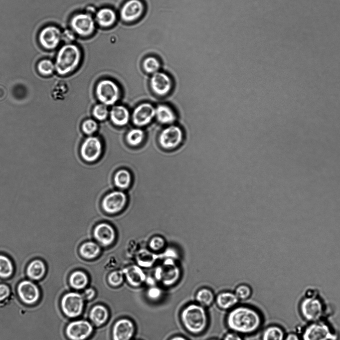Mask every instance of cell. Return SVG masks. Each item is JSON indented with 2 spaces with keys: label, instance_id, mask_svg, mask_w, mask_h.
I'll use <instances>...</instances> for the list:
<instances>
[{
  "label": "cell",
  "instance_id": "6da1fadb",
  "mask_svg": "<svg viewBox=\"0 0 340 340\" xmlns=\"http://www.w3.org/2000/svg\"><path fill=\"white\" fill-rule=\"evenodd\" d=\"M261 318L254 309L241 306L232 310L226 323L228 328L236 333L250 334L255 332L261 324Z\"/></svg>",
  "mask_w": 340,
  "mask_h": 340
},
{
  "label": "cell",
  "instance_id": "7a4b0ae2",
  "mask_svg": "<svg viewBox=\"0 0 340 340\" xmlns=\"http://www.w3.org/2000/svg\"><path fill=\"white\" fill-rule=\"evenodd\" d=\"M81 58V52L78 46L71 43L62 45L55 56V71L61 76L72 72L79 65Z\"/></svg>",
  "mask_w": 340,
  "mask_h": 340
},
{
  "label": "cell",
  "instance_id": "3957f363",
  "mask_svg": "<svg viewBox=\"0 0 340 340\" xmlns=\"http://www.w3.org/2000/svg\"><path fill=\"white\" fill-rule=\"evenodd\" d=\"M180 318L184 328L189 333L199 334L207 325L208 319L203 307L199 304H190L182 310Z\"/></svg>",
  "mask_w": 340,
  "mask_h": 340
},
{
  "label": "cell",
  "instance_id": "277c9868",
  "mask_svg": "<svg viewBox=\"0 0 340 340\" xmlns=\"http://www.w3.org/2000/svg\"><path fill=\"white\" fill-rule=\"evenodd\" d=\"M299 308L301 316L310 322L320 320L324 314L325 307L322 300L312 294L303 298Z\"/></svg>",
  "mask_w": 340,
  "mask_h": 340
},
{
  "label": "cell",
  "instance_id": "5b68a950",
  "mask_svg": "<svg viewBox=\"0 0 340 340\" xmlns=\"http://www.w3.org/2000/svg\"><path fill=\"white\" fill-rule=\"evenodd\" d=\"M335 335L330 326L321 320L310 322L304 329L302 340H333Z\"/></svg>",
  "mask_w": 340,
  "mask_h": 340
},
{
  "label": "cell",
  "instance_id": "8992f818",
  "mask_svg": "<svg viewBox=\"0 0 340 340\" xmlns=\"http://www.w3.org/2000/svg\"><path fill=\"white\" fill-rule=\"evenodd\" d=\"M184 137V132L181 127L174 124L170 125L161 132L159 143L165 149H176L183 143Z\"/></svg>",
  "mask_w": 340,
  "mask_h": 340
},
{
  "label": "cell",
  "instance_id": "52a82bcc",
  "mask_svg": "<svg viewBox=\"0 0 340 340\" xmlns=\"http://www.w3.org/2000/svg\"><path fill=\"white\" fill-rule=\"evenodd\" d=\"M41 48L47 51L56 49L63 39L62 32L55 25H48L42 28L37 36Z\"/></svg>",
  "mask_w": 340,
  "mask_h": 340
},
{
  "label": "cell",
  "instance_id": "ba28073f",
  "mask_svg": "<svg viewBox=\"0 0 340 340\" xmlns=\"http://www.w3.org/2000/svg\"><path fill=\"white\" fill-rule=\"evenodd\" d=\"M96 94L98 100L105 105L114 104L120 98V89L113 81L105 79L100 81L96 88Z\"/></svg>",
  "mask_w": 340,
  "mask_h": 340
},
{
  "label": "cell",
  "instance_id": "9c48e42d",
  "mask_svg": "<svg viewBox=\"0 0 340 340\" xmlns=\"http://www.w3.org/2000/svg\"><path fill=\"white\" fill-rule=\"evenodd\" d=\"M84 300L82 296L77 293L65 294L61 300V308L65 315L69 318H76L82 312Z\"/></svg>",
  "mask_w": 340,
  "mask_h": 340
},
{
  "label": "cell",
  "instance_id": "30bf717a",
  "mask_svg": "<svg viewBox=\"0 0 340 340\" xmlns=\"http://www.w3.org/2000/svg\"><path fill=\"white\" fill-rule=\"evenodd\" d=\"M73 31L81 36L91 35L95 29V22L88 13H78L73 16L70 21Z\"/></svg>",
  "mask_w": 340,
  "mask_h": 340
},
{
  "label": "cell",
  "instance_id": "8fae6325",
  "mask_svg": "<svg viewBox=\"0 0 340 340\" xmlns=\"http://www.w3.org/2000/svg\"><path fill=\"white\" fill-rule=\"evenodd\" d=\"M17 292L20 300L27 305L35 304L40 296L38 287L30 280L21 281L17 285Z\"/></svg>",
  "mask_w": 340,
  "mask_h": 340
},
{
  "label": "cell",
  "instance_id": "7c38bea8",
  "mask_svg": "<svg viewBox=\"0 0 340 340\" xmlns=\"http://www.w3.org/2000/svg\"><path fill=\"white\" fill-rule=\"evenodd\" d=\"M93 327L87 321L78 320L70 323L67 326L65 333L71 340H84L92 334Z\"/></svg>",
  "mask_w": 340,
  "mask_h": 340
},
{
  "label": "cell",
  "instance_id": "4fadbf2b",
  "mask_svg": "<svg viewBox=\"0 0 340 340\" xmlns=\"http://www.w3.org/2000/svg\"><path fill=\"white\" fill-rule=\"evenodd\" d=\"M127 197L120 191H114L107 194L102 201V207L106 213L114 214L122 210L126 205Z\"/></svg>",
  "mask_w": 340,
  "mask_h": 340
},
{
  "label": "cell",
  "instance_id": "5bb4252c",
  "mask_svg": "<svg viewBox=\"0 0 340 340\" xmlns=\"http://www.w3.org/2000/svg\"><path fill=\"white\" fill-rule=\"evenodd\" d=\"M102 152V144L100 140L95 137L86 138L80 148V154L86 161L92 162L96 161Z\"/></svg>",
  "mask_w": 340,
  "mask_h": 340
},
{
  "label": "cell",
  "instance_id": "9a60e30c",
  "mask_svg": "<svg viewBox=\"0 0 340 340\" xmlns=\"http://www.w3.org/2000/svg\"><path fill=\"white\" fill-rule=\"evenodd\" d=\"M151 86L153 91L158 95L164 96L172 90L173 82L169 75L162 72H157L151 77Z\"/></svg>",
  "mask_w": 340,
  "mask_h": 340
},
{
  "label": "cell",
  "instance_id": "2e32d148",
  "mask_svg": "<svg viewBox=\"0 0 340 340\" xmlns=\"http://www.w3.org/2000/svg\"><path fill=\"white\" fill-rule=\"evenodd\" d=\"M156 109L149 103H143L137 106L132 114L134 124L138 126H143L151 122L155 116Z\"/></svg>",
  "mask_w": 340,
  "mask_h": 340
},
{
  "label": "cell",
  "instance_id": "e0dca14e",
  "mask_svg": "<svg viewBox=\"0 0 340 340\" xmlns=\"http://www.w3.org/2000/svg\"><path fill=\"white\" fill-rule=\"evenodd\" d=\"M144 9V4L140 0H129L122 7L120 16L125 21H133L141 16Z\"/></svg>",
  "mask_w": 340,
  "mask_h": 340
},
{
  "label": "cell",
  "instance_id": "ac0fdd59",
  "mask_svg": "<svg viewBox=\"0 0 340 340\" xmlns=\"http://www.w3.org/2000/svg\"><path fill=\"white\" fill-rule=\"evenodd\" d=\"M134 326L128 319H121L114 324L112 330L113 340H130L134 333Z\"/></svg>",
  "mask_w": 340,
  "mask_h": 340
},
{
  "label": "cell",
  "instance_id": "d6986e66",
  "mask_svg": "<svg viewBox=\"0 0 340 340\" xmlns=\"http://www.w3.org/2000/svg\"><path fill=\"white\" fill-rule=\"evenodd\" d=\"M93 235L97 241L105 246L111 245L116 238L114 229L106 223L97 225L94 229Z\"/></svg>",
  "mask_w": 340,
  "mask_h": 340
},
{
  "label": "cell",
  "instance_id": "ffe728a7",
  "mask_svg": "<svg viewBox=\"0 0 340 340\" xmlns=\"http://www.w3.org/2000/svg\"><path fill=\"white\" fill-rule=\"evenodd\" d=\"M155 277L164 285L170 286L173 285L178 279L179 272L170 263H165L164 266L156 269Z\"/></svg>",
  "mask_w": 340,
  "mask_h": 340
},
{
  "label": "cell",
  "instance_id": "44dd1931",
  "mask_svg": "<svg viewBox=\"0 0 340 340\" xmlns=\"http://www.w3.org/2000/svg\"><path fill=\"white\" fill-rule=\"evenodd\" d=\"M46 272V266L43 260L35 259L31 261L27 266L26 273L31 280L38 281L41 279Z\"/></svg>",
  "mask_w": 340,
  "mask_h": 340
},
{
  "label": "cell",
  "instance_id": "7402d4cb",
  "mask_svg": "<svg viewBox=\"0 0 340 340\" xmlns=\"http://www.w3.org/2000/svg\"><path fill=\"white\" fill-rule=\"evenodd\" d=\"M155 116L162 124L172 125L177 119L174 110L167 105H160L156 108Z\"/></svg>",
  "mask_w": 340,
  "mask_h": 340
},
{
  "label": "cell",
  "instance_id": "603a6c76",
  "mask_svg": "<svg viewBox=\"0 0 340 340\" xmlns=\"http://www.w3.org/2000/svg\"><path fill=\"white\" fill-rule=\"evenodd\" d=\"M123 273L130 284L134 287L140 286L146 279L144 273L137 266L129 267L124 269Z\"/></svg>",
  "mask_w": 340,
  "mask_h": 340
},
{
  "label": "cell",
  "instance_id": "cb8c5ba5",
  "mask_svg": "<svg viewBox=\"0 0 340 340\" xmlns=\"http://www.w3.org/2000/svg\"><path fill=\"white\" fill-rule=\"evenodd\" d=\"M111 121L117 126H124L129 119V113L127 109L121 105L113 107L110 113Z\"/></svg>",
  "mask_w": 340,
  "mask_h": 340
},
{
  "label": "cell",
  "instance_id": "d4e9b609",
  "mask_svg": "<svg viewBox=\"0 0 340 340\" xmlns=\"http://www.w3.org/2000/svg\"><path fill=\"white\" fill-rule=\"evenodd\" d=\"M96 20L100 26L104 27H109L116 21V14L115 11L110 8H103L97 12Z\"/></svg>",
  "mask_w": 340,
  "mask_h": 340
},
{
  "label": "cell",
  "instance_id": "484cf974",
  "mask_svg": "<svg viewBox=\"0 0 340 340\" xmlns=\"http://www.w3.org/2000/svg\"><path fill=\"white\" fill-rule=\"evenodd\" d=\"M239 299L235 293L230 292H223L216 297V302L218 306L222 309H228L235 305Z\"/></svg>",
  "mask_w": 340,
  "mask_h": 340
},
{
  "label": "cell",
  "instance_id": "4316f807",
  "mask_svg": "<svg viewBox=\"0 0 340 340\" xmlns=\"http://www.w3.org/2000/svg\"><path fill=\"white\" fill-rule=\"evenodd\" d=\"M91 321L96 326L104 324L108 318L107 309L102 305H98L91 309L89 314Z\"/></svg>",
  "mask_w": 340,
  "mask_h": 340
},
{
  "label": "cell",
  "instance_id": "83f0119b",
  "mask_svg": "<svg viewBox=\"0 0 340 340\" xmlns=\"http://www.w3.org/2000/svg\"><path fill=\"white\" fill-rule=\"evenodd\" d=\"M101 249L99 245L92 241L83 243L79 248V254L86 259H93L100 253Z\"/></svg>",
  "mask_w": 340,
  "mask_h": 340
},
{
  "label": "cell",
  "instance_id": "f1b7e54d",
  "mask_svg": "<svg viewBox=\"0 0 340 340\" xmlns=\"http://www.w3.org/2000/svg\"><path fill=\"white\" fill-rule=\"evenodd\" d=\"M69 282L73 288L77 290L82 289L87 286L88 283V278L84 272L81 271H76L70 275Z\"/></svg>",
  "mask_w": 340,
  "mask_h": 340
},
{
  "label": "cell",
  "instance_id": "f546056e",
  "mask_svg": "<svg viewBox=\"0 0 340 340\" xmlns=\"http://www.w3.org/2000/svg\"><path fill=\"white\" fill-rule=\"evenodd\" d=\"M14 272V265L10 258L0 254V278L7 279L12 276Z\"/></svg>",
  "mask_w": 340,
  "mask_h": 340
},
{
  "label": "cell",
  "instance_id": "4dcf8cb0",
  "mask_svg": "<svg viewBox=\"0 0 340 340\" xmlns=\"http://www.w3.org/2000/svg\"><path fill=\"white\" fill-rule=\"evenodd\" d=\"M286 335L283 329L278 326H271L263 332L262 340H284Z\"/></svg>",
  "mask_w": 340,
  "mask_h": 340
},
{
  "label": "cell",
  "instance_id": "1f68e13d",
  "mask_svg": "<svg viewBox=\"0 0 340 340\" xmlns=\"http://www.w3.org/2000/svg\"><path fill=\"white\" fill-rule=\"evenodd\" d=\"M131 175L126 170H120L115 174L114 180L115 185L121 189L128 188L131 182Z\"/></svg>",
  "mask_w": 340,
  "mask_h": 340
},
{
  "label": "cell",
  "instance_id": "d6a6232c",
  "mask_svg": "<svg viewBox=\"0 0 340 340\" xmlns=\"http://www.w3.org/2000/svg\"><path fill=\"white\" fill-rule=\"evenodd\" d=\"M36 68L39 74L45 77L51 76L55 71L54 63L47 58L40 60L37 63Z\"/></svg>",
  "mask_w": 340,
  "mask_h": 340
},
{
  "label": "cell",
  "instance_id": "836d02e7",
  "mask_svg": "<svg viewBox=\"0 0 340 340\" xmlns=\"http://www.w3.org/2000/svg\"><path fill=\"white\" fill-rule=\"evenodd\" d=\"M214 296L213 292L206 288L199 289L195 295V299L198 304L202 306H208L213 302Z\"/></svg>",
  "mask_w": 340,
  "mask_h": 340
},
{
  "label": "cell",
  "instance_id": "e575fe53",
  "mask_svg": "<svg viewBox=\"0 0 340 340\" xmlns=\"http://www.w3.org/2000/svg\"><path fill=\"white\" fill-rule=\"evenodd\" d=\"M68 87L67 83L63 81L56 82L51 89V96L55 100H62L67 94Z\"/></svg>",
  "mask_w": 340,
  "mask_h": 340
},
{
  "label": "cell",
  "instance_id": "d590c367",
  "mask_svg": "<svg viewBox=\"0 0 340 340\" xmlns=\"http://www.w3.org/2000/svg\"><path fill=\"white\" fill-rule=\"evenodd\" d=\"M144 134L140 129H134L127 134L126 139L129 145L133 146L139 145L143 140Z\"/></svg>",
  "mask_w": 340,
  "mask_h": 340
},
{
  "label": "cell",
  "instance_id": "8d00e7d4",
  "mask_svg": "<svg viewBox=\"0 0 340 340\" xmlns=\"http://www.w3.org/2000/svg\"><path fill=\"white\" fill-rule=\"evenodd\" d=\"M144 70L148 73H153L158 71L160 67L159 60L154 56H149L145 59L143 63Z\"/></svg>",
  "mask_w": 340,
  "mask_h": 340
},
{
  "label": "cell",
  "instance_id": "74e56055",
  "mask_svg": "<svg viewBox=\"0 0 340 340\" xmlns=\"http://www.w3.org/2000/svg\"><path fill=\"white\" fill-rule=\"evenodd\" d=\"M92 113L96 119L103 121L107 118L109 112L106 105L103 104H99L95 106Z\"/></svg>",
  "mask_w": 340,
  "mask_h": 340
},
{
  "label": "cell",
  "instance_id": "f35d334b",
  "mask_svg": "<svg viewBox=\"0 0 340 340\" xmlns=\"http://www.w3.org/2000/svg\"><path fill=\"white\" fill-rule=\"evenodd\" d=\"M123 273L120 271L111 272L108 276V280L109 284L113 286H118L123 281Z\"/></svg>",
  "mask_w": 340,
  "mask_h": 340
},
{
  "label": "cell",
  "instance_id": "ab89813d",
  "mask_svg": "<svg viewBox=\"0 0 340 340\" xmlns=\"http://www.w3.org/2000/svg\"><path fill=\"white\" fill-rule=\"evenodd\" d=\"M235 294L238 299L244 300L251 295V290L246 285H240L236 288Z\"/></svg>",
  "mask_w": 340,
  "mask_h": 340
},
{
  "label": "cell",
  "instance_id": "60d3db41",
  "mask_svg": "<svg viewBox=\"0 0 340 340\" xmlns=\"http://www.w3.org/2000/svg\"><path fill=\"white\" fill-rule=\"evenodd\" d=\"M82 129L86 134L91 135L97 130V124L94 120H86L83 122L82 125Z\"/></svg>",
  "mask_w": 340,
  "mask_h": 340
},
{
  "label": "cell",
  "instance_id": "b9f144b4",
  "mask_svg": "<svg viewBox=\"0 0 340 340\" xmlns=\"http://www.w3.org/2000/svg\"><path fill=\"white\" fill-rule=\"evenodd\" d=\"M164 244V240L162 237L155 236L151 240L149 246L153 250H159L163 247Z\"/></svg>",
  "mask_w": 340,
  "mask_h": 340
},
{
  "label": "cell",
  "instance_id": "7bdbcfd3",
  "mask_svg": "<svg viewBox=\"0 0 340 340\" xmlns=\"http://www.w3.org/2000/svg\"><path fill=\"white\" fill-rule=\"evenodd\" d=\"M162 294L161 289L158 287H152L148 292L147 295L149 298L152 300H156L160 298Z\"/></svg>",
  "mask_w": 340,
  "mask_h": 340
},
{
  "label": "cell",
  "instance_id": "ee69618b",
  "mask_svg": "<svg viewBox=\"0 0 340 340\" xmlns=\"http://www.w3.org/2000/svg\"><path fill=\"white\" fill-rule=\"evenodd\" d=\"M10 294L9 287L6 284H0V301L7 299Z\"/></svg>",
  "mask_w": 340,
  "mask_h": 340
},
{
  "label": "cell",
  "instance_id": "f6af8a7d",
  "mask_svg": "<svg viewBox=\"0 0 340 340\" xmlns=\"http://www.w3.org/2000/svg\"><path fill=\"white\" fill-rule=\"evenodd\" d=\"M223 340H243L241 337L236 333L232 332L227 334Z\"/></svg>",
  "mask_w": 340,
  "mask_h": 340
},
{
  "label": "cell",
  "instance_id": "bcb514c9",
  "mask_svg": "<svg viewBox=\"0 0 340 340\" xmlns=\"http://www.w3.org/2000/svg\"><path fill=\"white\" fill-rule=\"evenodd\" d=\"M74 37V36L72 32V31L66 30L62 32L63 39H65L68 41H70L73 40Z\"/></svg>",
  "mask_w": 340,
  "mask_h": 340
},
{
  "label": "cell",
  "instance_id": "7dc6e473",
  "mask_svg": "<svg viewBox=\"0 0 340 340\" xmlns=\"http://www.w3.org/2000/svg\"><path fill=\"white\" fill-rule=\"evenodd\" d=\"M95 295V291L92 288L87 289L84 292L85 297L88 300L92 299Z\"/></svg>",
  "mask_w": 340,
  "mask_h": 340
},
{
  "label": "cell",
  "instance_id": "c3c4849f",
  "mask_svg": "<svg viewBox=\"0 0 340 340\" xmlns=\"http://www.w3.org/2000/svg\"><path fill=\"white\" fill-rule=\"evenodd\" d=\"M284 340H302L301 337L295 333H290L286 335Z\"/></svg>",
  "mask_w": 340,
  "mask_h": 340
},
{
  "label": "cell",
  "instance_id": "681fc988",
  "mask_svg": "<svg viewBox=\"0 0 340 340\" xmlns=\"http://www.w3.org/2000/svg\"><path fill=\"white\" fill-rule=\"evenodd\" d=\"M170 340H187L182 336H176L172 338Z\"/></svg>",
  "mask_w": 340,
  "mask_h": 340
},
{
  "label": "cell",
  "instance_id": "f907efd6",
  "mask_svg": "<svg viewBox=\"0 0 340 340\" xmlns=\"http://www.w3.org/2000/svg\"><path fill=\"white\" fill-rule=\"evenodd\" d=\"M147 282H148L150 285H153L154 281L152 279L149 278L148 280H147Z\"/></svg>",
  "mask_w": 340,
  "mask_h": 340
},
{
  "label": "cell",
  "instance_id": "816d5d0a",
  "mask_svg": "<svg viewBox=\"0 0 340 340\" xmlns=\"http://www.w3.org/2000/svg\"></svg>",
  "mask_w": 340,
  "mask_h": 340
}]
</instances>
